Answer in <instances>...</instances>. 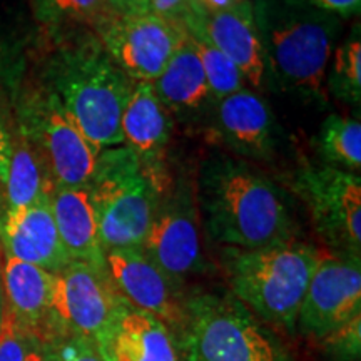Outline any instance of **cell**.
I'll return each instance as SVG.
<instances>
[{"label":"cell","mask_w":361,"mask_h":361,"mask_svg":"<svg viewBox=\"0 0 361 361\" xmlns=\"http://www.w3.org/2000/svg\"><path fill=\"white\" fill-rule=\"evenodd\" d=\"M92 34L134 82H154L186 37L183 25L162 19L147 2H133L107 12L94 24Z\"/></svg>","instance_id":"cell-8"},{"label":"cell","mask_w":361,"mask_h":361,"mask_svg":"<svg viewBox=\"0 0 361 361\" xmlns=\"http://www.w3.org/2000/svg\"><path fill=\"white\" fill-rule=\"evenodd\" d=\"M123 144L151 173L162 174V162L173 134V116L157 97L152 82L137 80L121 117Z\"/></svg>","instance_id":"cell-18"},{"label":"cell","mask_w":361,"mask_h":361,"mask_svg":"<svg viewBox=\"0 0 361 361\" xmlns=\"http://www.w3.org/2000/svg\"><path fill=\"white\" fill-rule=\"evenodd\" d=\"M17 117L19 134L37 152L54 186H87L101 151L85 139L49 90L25 94Z\"/></svg>","instance_id":"cell-7"},{"label":"cell","mask_w":361,"mask_h":361,"mask_svg":"<svg viewBox=\"0 0 361 361\" xmlns=\"http://www.w3.org/2000/svg\"><path fill=\"white\" fill-rule=\"evenodd\" d=\"M92 343L104 361H183L173 329L123 296Z\"/></svg>","instance_id":"cell-15"},{"label":"cell","mask_w":361,"mask_h":361,"mask_svg":"<svg viewBox=\"0 0 361 361\" xmlns=\"http://www.w3.org/2000/svg\"><path fill=\"white\" fill-rule=\"evenodd\" d=\"M252 13L266 75L310 101L326 97V72L340 35V17L306 0H255Z\"/></svg>","instance_id":"cell-3"},{"label":"cell","mask_w":361,"mask_h":361,"mask_svg":"<svg viewBox=\"0 0 361 361\" xmlns=\"http://www.w3.org/2000/svg\"><path fill=\"white\" fill-rule=\"evenodd\" d=\"M194 200L206 234L223 247L256 250L295 239L286 192L241 159L213 156L202 162Z\"/></svg>","instance_id":"cell-1"},{"label":"cell","mask_w":361,"mask_h":361,"mask_svg":"<svg viewBox=\"0 0 361 361\" xmlns=\"http://www.w3.org/2000/svg\"><path fill=\"white\" fill-rule=\"evenodd\" d=\"M197 6L206 8V11H224V8L233 7L238 0H194Z\"/></svg>","instance_id":"cell-34"},{"label":"cell","mask_w":361,"mask_h":361,"mask_svg":"<svg viewBox=\"0 0 361 361\" xmlns=\"http://www.w3.org/2000/svg\"><path fill=\"white\" fill-rule=\"evenodd\" d=\"M326 90L348 104L360 106L361 101V37L360 25L351 30L329 61Z\"/></svg>","instance_id":"cell-25"},{"label":"cell","mask_w":361,"mask_h":361,"mask_svg":"<svg viewBox=\"0 0 361 361\" xmlns=\"http://www.w3.org/2000/svg\"><path fill=\"white\" fill-rule=\"evenodd\" d=\"M291 186L308 207L316 233L333 252L361 255L360 174L324 164H303Z\"/></svg>","instance_id":"cell-9"},{"label":"cell","mask_w":361,"mask_h":361,"mask_svg":"<svg viewBox=\"0 0 361 361\" xmlns=\"http://www.w3.org/2000/svg\"><path fill=\"white\" fill-rule=\"evenodd\" d=\"M238 2H243V0H238Z\"/></svg>","instance_id":"cell-36"},{"label":"cell","mask_w":361,"mask_h":361,"mask_svg":"<svg viewBox=\"0 0 361 361\" xmlns=\"http://www.w3.org/2000/svg\"><path fill=\"white\" fill-rule=\"evenodd\" d=\"M316 149L324 164L358 174L361 168L360 119L328 116L316 135Z\"/></svg>","instance_id":"cell-24"},{"label":"cell","mask_w":361,"mask_h":361,"mask_svg":"<svg viewBox=\"0 0 361 361\" xmlns=\"http://www.w3.org/2000/svg\"><path fill=\"white\" fill-rule=\"evenodd\" d=\"M0 273L6 314L25 333L52 343L51 306L56 274L7 256Z\"/></svg>","instance_id":"cell-19"},{"label":"cell","mask_w":361,"mask_h":361,"mask_svg":"<svg viewBox=\"0 0 361 361\" xmlns=\"http://www.w3.org/2000/svg\"><path fill=\"white\" fill-rule=\"evenodd\" d=\"M200 226L191 188L183 183L162 192L141 250L179 286L206 269Z\"/></svg>","instance_id":"cell-10"},{"label":"cell","mask_w":361,"mask_h":361,"mask_svg":"<svg viewBox=\"0 0 361 361\" xmlns=\"http://www.w3.org/2000/svg\"><path fill=\"white\" fill-rule=\"evenodd\" d=\"M25 361H57L56 345L51 341H42L32 336L29 350H27Z\"/></svg>","instance_id":"cell-32"},{"label":"cell","mask_w":361,"mask_h":361,"mask_svg":"<svg viewBox=\"0 0 361 361\" xmlns=\"http://www.w3.org/2000/svg\"><path fill=\"white\" fill-rule=\"evenodd\" d=\"M137 0H34V13L49 32L61 37L92 27L107 12Z\"/></svg>","instance_id":"cell-23"},{"label":"cell","mask_w":361,"mask_h":361,"mask_svg":"<svg viewBox=\"0 0 361 361\" xmlns=\"http://www.w3.org/2000/svg\"><path fill=\"white\" fill-rule=\"evenodd\" d=\"M107 273L114 288L135 308L147 311L179 331L184 319L183 291L141 247L106 251Z\"/></svg>","instance_id":"cell-14"},{"label":"cell","mask_w":361,"mask_h":361,"mask_svg":"<svg viewBox=\"0 0 361 361\" xmlns=\"http://www.w3.org/2000/svg\"><path fill=\"white\" fill-rule=\"evenodd\" d=\"M152 87L171 114L194 116L216 102L188 32Z\"/></svg>","instance_id":"cell-21"},{"label":"cell","mask_w":361,"mask_h":361,"mask_svg":"<svg viewBox=\"0 0 361 361\" xmlns=\"http://www.w3.org/2000/svg\"><path fill=\"white\" fill-rule=\"evenodd\" d=\"M4 318H6V298H4V286H2V273H0V329H2Z\"/></svg>","instance_id":"cell-35"},{"label":"cell","mask_w":361,"mask_h":361,"mask_svg":"<svg viewBox=\"0 0 361 361\" xmlns=\"http://www.w3.org/2000/svg\"><path fill=\"white\" fill-rule=\"evenodd\" d=\"M119 298L107 271L71 261L54 276L52 343L67 336L92 340L111 319Z\"/></svg>","instance_id":"cell-11"},{"label":"cell","mask_w":361,"mask_h":361,"mask_svg":"<svg viewBox=\"0 0 361 361\" xmlns=\"http://www.w3.org/2000/svg\"><path fill=\"white\" fill-rule=\"evenodd\" d=\"M32 335L20 329L6 314L0 329V361H25Z\"/></svg>","instance_id":"cell-28"},{"label":"cell","mask_w":361,"mask_h":361,"mask_svg":"<svg viewBox=\"0 0 361 361\" xmlns=\"http://www.w3.org/2000/svg\"><path fill=\"white\" fill-rule=\"evenodd\" d=\"M8 156H11V134L4 128L2 117H0V196H2L4 183H6Z\"/></svg>","instance_id":"cell-33"},{"label":"cell","mask_w":361,"mask_h":361,"mask_svg":"<svg viewBox=\"0 0 361 361\" xmlns=\"http://www.w3.org/2000/svg\"><path fill=\"white\" fill-rule=\"evenodd\" d=\"M54 345H56L57 361H104L89 338L67 336Z\"/></svg>","instance_id":"cell-29"},{"label":"cell","mask_w":361,"mask_h":361,"mask_svg":"<svg viewBox=\"0 0 361 361\" xmlns=\"http://www.w3.org/2000/svg\"><path fill=\"white\" fill-rule=\"evenodd\" d=\"M322 252L308 243H279L256 250L223 247L231 295L271 329L295 335L296 319Z\"/></svg>","instance_id":"cell-4"},{"label":"cell","mask_w":361,"mask_h":361,"mask_svg":"<svg viewBox=\"0 0 361 361\" xmlns=\"http://www.w3.org/2000/svg\"><path fill=\"white\" fill-rule=\"evenodd\" d=\"M51 209L59 236L71 261L107 271L106 251L99 241L96 213L89 188L54 186Z\"/></svg>","instance_id":"cell-20"},{"label":"cell","mask_w":361,"mask_h":361,"mask_svg":"<svg viewBox=\"0 0 361 361\" xmlns=\"http://www.w3.org/2000/svg\"><path fill=\"white\" fill-rule=\"evenodd\" d=\"M335 361H358L361 355V314L343 323L318 341Z\"/></svg>","instance_id":"cell-27"},{"label":"cell","mask_w":361,"mask_h":361,"mask_svg":"<svg viewBox=\"0 0 361 361\" xmlns=\"http://www.w3.org/2000/svg\"><path fill=\"white\" fill-rule=\"evenodd\" d=\"M133 85L92 32L62 37L45 66L44 89L97 151L123 146L121 117Z\"/></svg>","instance_id":"cell-2"},{"label":"cell","mask_w":361,"mask_h":361,"mask_svg":"<svg viewBox=\"0 0 361 361\" xmlns=\"http://www.w3.org/2000/svg\"><path fill=\"white\" fill-rule=\"evenodd\" d=\"M216 129L226 146L250 159H269L276 146V121L269 104L250 89L216 102Z\"/></svg>","instance_id":"cell-17"},{"label":"cell","mask_w":361,"mask_h":361,"mask_svg":"<svg viewBox=\"0 0 361 361\" xmlns=\"http://www.w3.org/2000/svg\"><path fill=\"white\" fill-rule=\"evenodd\" d=\"M306 2L336 17H351L360 13L361 7V0H306Z\"/></svg>","instance_id":"cell-31"},{"label":"cell","mask_w":361,"mask_h":361,"mask_svg":"<svg viewBox=\"0 0 361 361\" xmlns=\"http://www.w3.org/2000/svg\"><path fill=\"white\" fill-rule=\"evenodd\" d=\"M162 179L124 144L99 152L87 188L104 251L142 246L164 192Z\"/></svg>","instance_id":"cell-6"},{"label":"cell","mask_w":361,"mask_h":361,"mask_svg":"<svg viewBox=\"0 0 361 361\" xmlns=\"http://www.w3.org/2000/svg\"><path fill=\"white\" fill-rule=\"evenodd\" d=\"M176 338L183 361H293L273 329L231 293L186 296Z\"/></svg>","instance_id":"cell-5"},{"label":"cell","mask_w":361,"mask_h":361,"mask_svg":"<svg viewBox=\"0 0 361 361\" xmlns=\"http://www.w3.org/2000/svg\"><path fill=\"white\" fill-rule=\"evenodd\" d=\"M183 27L186 32L204 35L238 67L252 89L263 87L266 64L251 0H243L224 11H206L189 0Z\"/></svg>","instance_id":"cell-13"},{"label":"cell","mask_w":361,"mask_h":361,"mask_svg":"<svg viewBox=\"0 0 361 361\" xmlns=\"http://www.w3.org/2000/svg\"><path fill=\"white\" fill-rule=\"evenodd\" d=\"M188 35L192 40L216 102L245 89V79L241 72L223 52L218 51L204 35L197 32H188Z\"/></svg>","instance_id":"cell-26"},{"label":"cell","mask_w":361,"mask_h":361,"mask_svg":"<svg viewBox=\"0 0 361 361\" xmlns=\"http://www.w3.org/2000/svg\"><path fill=\"white\" fill-rule=\"evenodd\" d=\"M0 246L7 258L54 274L71 263L54 221L51 196L24 209H0Z\"/></svg>","instance_id":"cell-16"},{"label":"cell","mask_w":361,"mask_h":361,"mask_svg":"<svg viewBox=\"0 0 361 361\" xmlns=\"http://www.w3.org/2000/svg\"><path fill=\"white\" fill-rule=\"evenodd\" d=\"M361 314L360 256H319L296 319V333L319 341L329 331Z\"/></svg>","instance_id":"cell-12"},{"label":"cell","mask_w":361,"mask_h":361,"mask_svg":"<svg viewBox=\"0 0 361 361\" xmlns=\"http://www.w3.org/2000/svg\"><path fill=\"white\" fill-rule=\"evenodd\" d=\"M54 184L32 146L19 134L11 137V156L0 196V209L17 211L51 196Z\"/></svg>","instance_id":"cell-22"},{"label":"cell","mask_w":361,"mask_h":361,"mask_svg":"<svg viewBox=\"0 0 361 361\" xmlns=\"http://www.w3.org/2000/svg\"><path fill=\"white\" fill-rule=\"evenodd\" d=\"M149 7L162 19L183 25V19L189 8V0H147Z\"/></svg>","instance_id":"cell-30"}]
</instances>
